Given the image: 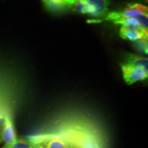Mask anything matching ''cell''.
<instances>
[{
    "instance_id": "52a82bcc",
    "label": "cell",
    "mask_w": 148,
    "mask_h": 148,
    "mask_svg": "<svg viewBox=\"0 0 148 148\" xmlns=\"http://www.w3.org/2000/svg\"><path fill=\"white\" fill-rule=\"evenodd\" d=\"M44 8L51 14L65 13L71 8L66 0H41Z\"/></svg>"
},
{
    "instance_id": "7a4b0ae2",
    "label": "cell",
    "mask_w": 148,
    "mask_h": 148,
    "mask_svg": "<svg viewBox=\"0 0 148 148\" xmlns=\"http://www.w3.org/2000/svg\"><path fill=\"white\" fill-rule=\"evenodd\" d=\"M123 18H136L139 20L144 29H147V7L138 3H129L122 10L109 12L105 16L104 20L115 23L116 21Z\"/></svg>"
},
{
    "instance_id": "3957f363",
    "label": "cell",
    "mask_w": 148,
    "mask_h": 148,
    "mask_svg": "<svg viewBox=\"0 0 148 148\" xmlns=\"http://www.w3.org/2000/svg\"><path fill=\"white\" fill-rule=\"evenodd\" d=\"M121 69L123 79L128 85L147 79V64L138 59H125Z\"/></svg>"
},
{
    "instance_id": "9c48e42d",
    "label": "cell",
    "mask_w": 148,
    "mask_h": 148,
    "mask_svg": "<svg viewBox=\"0 0 148 148\" xmlns=\"http://www.w3.org/2000/svg\"><path fill=\"white\" fill-rule=\"evenodd\" d=\"M66 1H67V2L69 3L70 5H71V6H72V5H73L74 3L76 2L77 0H66Z\"/></svg>"
},
{
    "instance_id": "6da1fadb",
    "label": "cell",
    "mask_w": 148,
    "mask_h": 148,
    "mask_svg": "<svg viewBox=\"0 0 148 148\" xmlns=\"http://www.w3.org/2000/svg\"><path fill=\"white\" fill-rule=\"evenodd\" d=\"M42 145L45 148H78L80 140L79 131L50 134L45 136H29Z\"/></svg>"
},
{
    "instance_id": "5b68a950",
    "label": "cell",
    "mask_w": 148,
    "mask_h": 148,
    "mask_svg": "<svg viewBox=\"0 0 148 148\" xmlns=\"http://www.w3.org/2000/svg\"><path fill=\"white\" fill-rule=\"evenodd\" d=\"M119 36L122 38L132 42L147 40V30L135 26H121Z\"/></svg>"
},
{
    "instance_id": "ba28073f",
    "label": "cell",
    "mask_w": 148,
    "mask_h": 148,
    "mask_svg": "<svg viewBox=\"0 0 148 148\" xmlns=\"http://www.w3.org/2000/svg\"><path fill=\"white\" fill-rule=\"evenodd\" d=\"M3 148H45L41 144L29 137L17 138L12 145Z\"/></svg>"
},
{
    "instance_id": "8992f818",
    "label": "cell",
    "mask_w": 148,
    "mask_h": 148,
    "mask_svg": "<svg viewBox=\"0 0 148 148\" xmlns=\"http://www.w3.org/2000/svg\"><path fill=\"white\" fill-rule=\"evenodd\" d=\"M1 135L2 141L4 143L3 147H8L9 145H12L17 139L13 123H12V119L10 116H7L4 118Z\"/></svg>"
},
{
    "instance_id": "30bf717a",
    "label": "cell",
    "mask_w": 148,
    "mask_h": 148,
    "mask_svg": "<svg viewBox=\"0 0 148 148\" xmlns=\"http://www.w3.org/2000/svg\"><path fill=\"white\" fill-rule=\"evenodd\" d=\"M3 143L2 141V138H1V132H0V145Z\"/></svg>"
},
{
    "instance_id": "277c9868",
    "label": "cell",
    "mask_w": 148,
    "mask_h": 148,
    "mask_svg": "<svg viewBox=\"0 0 148 148\" xmlns=\"http://www.w3.org/2000/svg\"><path fill=\"white\" fill-rule=\"evenodd\" d=\"M110 0H77L71 9L77 13L92 17L106 15Z\"/></svg>"
}]
</instances>
